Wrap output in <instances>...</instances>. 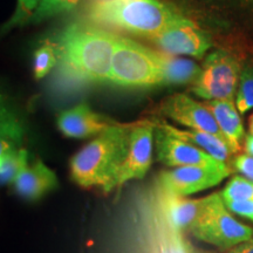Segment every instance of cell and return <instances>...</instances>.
<instances>
[{"mask_svg": "<svg viewBox=\"0 0 253 253\" xmlns=\"http://www.w3.org/2000/svg\"><path fill=\"white\" fill-rule=\"evenodd\" d=\"M116 36L97 25L69 24L55 42L59 61L78 80L109 82Z\"/></svg>", "mask_w": 253, "mask_h": 253, "instance_id": "1", "label": "cell"}, {"mask_svg": "<svg viewBox=\"0 0 253 253\" xmlns=\"http://www.w3.org/2000/svg\"><path fill=\"white\" fill-rule=\"evenodd\" d=\"M131 125L118 123L75 154L69 163L73 182L84 189L99 188L106 194L118 188Z\"/></svg>", "mask_w": 253, "mask_h": 253, "instance_id": "2", "label": "cell"}, {"mask_svg": "<svg viewBox=\"0 0 253 253\" xmlns=\"http://www.w3.org/2000/svg\"><path fill=\"white\" fill-rule=\"evenodd\" d=\"M183 18L176 6L162 0H96L86 9L89 23L143 39L156 36Z\"/></svg>", "mask_w": 253, "mask_h": 253, "instance_id": "3", "label": "cell"}, {"mask_svg": "<svg viewBox=\"0 0 253 253\" xmlns=\"http://www.w3.org/2000/svg\"><path fill=\"white\" fill-rule=\"evenodd\" d=\"M109 82L126 88L162 86V74L153 48L116 36Z\"/></svg>", "mask_w": 253, "mask_h": 253, "instance_id": "4", "label": "cell"}, {"mask_svg": "<svg viewBox=\"0 0 253 253\" xmlns=\"http://www.w3.org/2000/svg\"><path fill=\"white\" fill-rule=\"evenodd\" d=\"M203 213L190 232L196 238L221 251L235 248L253 237V229L230 213L220 194L207 196Z\"/></svg>", "mask_w": 253, "mask_h": 253, "instance_id": "5", "label": "cell"}, {"mask_svg": "<svg viewBox=\"0 0 253 253\" xmlns=\"http://www.w3.org/2000/svg\"><path fill=\"white\" fill-rule=\"evenodd\" d=\"M242 69L230 53L214 50L204 60L203 68L191 91L205 101L233 100L238 89Z\"/></svg>", "mask_w": 253, "mask_h": 253, "instance_id": "6", "label": "cell"}, {"mask_svg": "<svg viewBox=\"0 0 253 253\" xmlns=\"http://www.w3.org/2000/svg\"><path fill=\"white\" fill-rule=\"evenodd\" d=\"M230 175L231 169L225 163L212 167H178L161 172L158 185L164 195L185 197L213 188Z\"/></svg>", "mask_w": 253, "mask_h": 253, "instance_id": "7", "label": "cell"}, {"mask_svg": "<svg viewBox=\"0 0 253 253\" xmlns=\"http://www.w3.org/2000/svg\"><path fill=\"white\" fill-rule=\"evenodd\" d=\"M161 52L202 59L212 47L210 37L191 19L183 18L156 36L145 39Z\"/></svg>", "mask_w": 253, "mask_h": 253, "instance_id": "8", "label": "cell"}, {"mask_svg": "<svg viewBox=\"0 0 253 253\" xmlns=\"http://www.w3.org/2000/svg\"><path fill=\"white\" fill-rule=\"evenodd\" d=\"M155 122L141 120L132 123L129 132L128 151L118 177V188L132 179H142L153 163Z\"/></svg>", "mask_w": 253, "mask_h": 253, "instance_id": "9", "label": "cell"}, {"mask_svg": "<svg viewBox=\"0 0 253 253\" xmlns=\"http://www.w3.org/2000/svg\"><path fill=\"white\" fill-rule=\"evenodd\" d=\"M160 112L167 118L192 130L209 132L224 140L216 120L203 102H198L186 94L177 93L161 103ZM225 141V140H224Z\"/></svg>", "mask_w": 253, "mask_h": 253, "instance_id": "10", "label": "cell"}, {"mask_svg": "<svg viewBox=\"0 0 253 253\" xmlns=\"http://www.w3.org/2000/svg\"><path fill=\"white\" fill-rule=\"evenodd\" d=\"M155 144L157 161L167 167H212L221 164V162L214 160L204 150L168 134L158 126L155 129Z\"/></svg>", "mask_w": 253, "mask_h": 253, "instance_id": "11", "label": "cell"}, {"mask_svg": "<svg viewBox=\"0 0 253 253\" xmlns=\"http://www.w3.org/2000/svg\"><path fill=\"white\" fill-rule=\"evenodd\" d=\"M119 122L95 113L87 103H80L59 114L56 125L59 130L69 138H88L99 136Z\"/></svg>", "mask_w": 253, "mask_h": 253, "instance_id": "12", "label": "cell"}, {"mask_svg": "<svg viewBox=\"0 0 253 253\" xmlns=\"http://www.w3.org/2000/svg\"><path fill=\"white\" fill-rule=\"evenodd\" d=\"M15 194L26 201H38L59 186L58 177L40 158L25 168L13 182Z\"/></svg>", "mask_w": 253, "mask_h": 253, "instance_id": "13", "label": "cell"}, {"mask_svg": "<svg viewBox=\"0 0 253 253\" xmlns=\"http://www.w3.org/2000/svg\"><path fill=\"white\" fill-rule=\"evenodd\" d=\"M203 103L213 115L232 154L239 153L243 147V140L245 138L244 126L235 102L232 100H221L204 101Z\"/></svg>", "mask_w": 253, "mask_h": 253, "instance_id": "14", "label": "cell"}, {"mask_svg": "<svg viewBox=\"0 0 253 253\" xmlns=\"http://www.w3.org/2000/svg\"><path fill=\"white\" fill-rule=\"evenodd\" d=\"M154 122L155 126L161 128L162 130L167 131L168 134L175 136V137L179 138L182 141L188 142L190 144L196 145L199 149L204 150L211 157H213L214 160L219 161L221 163H226L230 160L231 155H232V151H231L226 142L221 140L218 136H214L204 131L192 130V129H190V130H182V129L170 126L169 123L164 121Z\"/></svg>", "mask_w": 253, "mask_h": 253, "instance_id": "15", "label": "cell"}, {"mask_svg": "<svg viewBox=\"0 0 253 253\" xmlns=\"http://www.w3.org/2000/svg\"><path fill=\"white\" fill-rule=\"evenodd\" d=\"M162 74V86H181L194 84L201 74V67L192 60L153 49Z\"/></svg>", "mask_w": 253, "mask_h": 253, "instance_id": "16", "label": "cell"}, {"mask_svg": "<svg viewBox=\"0 0 253 253\" xmlns=\"http://www.w3.org/2000/svg\"><path fill=\"white\" fill-rule=\"evenodd\" d=\"M166 196V210L170 224L176 230H191L203 213L207 198L186 199L176 196Z\"/></svg>", "mask_w": 253, "mask_h": 253, "instance_id": "17", "label": "cell"}, {"mask_svg": "<svg viewBox=\"0 0 253 253\" xmlns=\"http://www.w3.org/2000/svg\"><path fill=\"white\" fill-rule=\"evenodd\" d=\"M192 11L212 14H253V0H176Z\"/></svg>", "mask_w": 253, "mask_h": 253, "instance_id": "18", "label": "cell"}, {"mask_svg": "<svg viewBox=\"0 0 253 253\" xmlns=\"http://www.w3.org/2000/svg\"><path fill=\"white\" fill-rule=\"evenodd\" d=\"M30 154L25 148H17L6 155L0 167V185L13 184L15 178L28 166Z\"/></svg>", "mask_w": 253, "mask_h": 253, "instance_id": "19", "label": "cell"}, {"mask_svg": "<svg viewBox=\"0 0 253 253\" xmlns=\"http://www.w3.org/2000/svg\"><path fill=\"white\" fill-rule=\"evenodd\" d=\"M59 61V49L55 42L41 45L33 56V72L36 80L43 79Z\"/></svg>", "mask_w": 253, "mask_h": 253, "instance_id": "20", "label": "cell"}, {"mask_svg": "<svg viewBox=\"0 0 253 253\" xmlns=\"http://www.w3.org/2000/svg\"><path fill=\"white\" fill-rule=\"evenodd\" d=\"M79 1L80 0H40L28 23L38 24L47 19L67 13L79 4Z\"/></svg>", "mask_w": 253, "mask_h": 253, "instance_id": "21", "label": "cell"}, {"mask_svg": "<svg viewBox=\"0 0 253 253\" xmlns=\"http://www.w3.org/2000/svg\"><path fill=\"white\" fill-rule=\"evenodd\" d=\"M236 107L239 114L253 109V63L246 65L240 74L236 93Z\"/></svg>", "mask_w": 253, "mask_h": 253, "instance_id": "22", "label": "cell"}, {"mask_svg": "<svg viewBox=\"0 0 253 253\" xmlns=\"http://www.w3.org/2000/svg\"><path fill=\"white\" fill-rule=\"evenodd\" d=\"M224 203L253 199V181L242 176H233L220 192Z\"/></svg>", "mask_w": 253, "mask_h": 253, "instance_id": "23", "label": "cell"}, {"mask_svg": "<svg viewBox=\"0 0 253 253\" xmlns=\"http://www.w3.org/2000/svg\"><path fill=\"white\" fill-rule=\"evenodd\" d=\"M39 1L40 0H18V6L14 12V15L8 21V24L6 25V27L8 28L17 26V25L27 24L33 12L36 11Z\"/></svg>", "mask_w": 253, "mask_h": 253, "instance_id": "24", "label": "cell"}, {"mask_svg": "<svg viewBox=\"0 0 253 253\" xmlns=\"http://www.w3.org/2000/svg\"><path fill=\"white\" fill-rule=\"evenodd\" d=\"M0 137H7L20 142L24 137V126L18 119L0 121Z\"/></svg>", "mask_w": 253, "mask_h": 253, "instance_id": "25", "label": "cell"}, {"mask_svg": "<svg viewBox=\"0 0 253 253\" xmlns=\"http://www.w3.org/2000/svg\"><path fill=\"white\" fill-rule=\"evenodd\" d=\"M233 167L245 178L253 181V156L248 154H240L233 160Z\"/></svg>", "mask_w": 253, "mask_h": 253, "instance_id": "26", "label": "cell"}, {"mask_svg": "<svg viewBox=\"0 0 253 253\" xmlns=\"http://www.w3.org/2000/svg\"><path fill=\"white\" fill-rule=\"evenodd\" d=\"M225 205L231 212L253 221V199L243 202H230V203H225Z\"/></svg>", "mask_w": 253, "mask_h": 253, "instance_id": "27", "label": "cell"}, {"mask_svg": "<svg viewBox=\"0 0 253 253\" xmlns=\"http://www.w3.org/2000/svg\"><path fill=\"white\" fill-rule=\"evenodd\" d=\"M19 144H20V142L12 140V138L0 137V167H1L2 162H4L6 155L11 153L12 150L17 149Z\"/></svg>", "mask_w": 253, "mask_h": 253, "instance_id": "28", "label": "cell"}, {"mask_svg": "<svg viewBox=\"0 0 253 253\" xmlns=\"http://www.w3.org/2000/svg\"><path fill=\"white\" fill-rule=\"evenodd\" d=\"M17 119L15 113L12 110L7 102V100L4 96L0 95V121H6V120Z\"/></svg>", "mask_w": 253, "mask_h": 253, "instance_id": "29", "label": "cell"}, {"mask_svg": "<svg viewBox=\"0 0 253 253\" xmlns=\"http://www.w3.org/2000/svg\"><path fill=\"white\" fill-rule=\"evenodd\" d=\"M225 253H253V237L244 243L236 245L235 248L227 250Z\"/></svg>", "mask_w": 253, "mask_h": 253, "instance_id": "30", "label": "cell"}, {"mask_svg": "<svg viewBox=\"0 0 253 253\" xmlns=\"http://www.w3.org/2000/svg\"><path fill=\"white\" fill-rule=\"evenodd\" d=\"M244 149L246 154L253 156V135H246V137L244 138Z\"/></svg>", "mask_w": 253, "mask_h": 253, "instance_id": "31", "label": "cell"}, {"mask_svg": "<svg viewBox=\"0 0 253 253\" xmlns=\"http://www.w3.org/2000/svg\"><path fill=\"white\" fill-rule=\"evenodd\" d=\"M249 134L253 135V114L249 119Z\"/></svg>", "mask_w": 253, "mask_h": 253, "instance_id": "32", "label": "cell"}]
</instances>
